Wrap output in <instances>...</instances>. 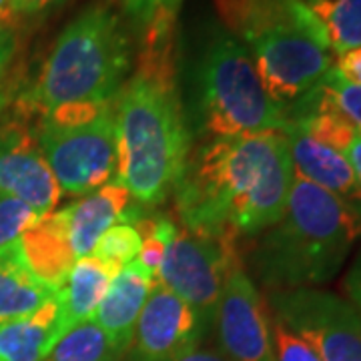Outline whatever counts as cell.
<instances>
[{"instance_id": "6da1fadb", "label": "cell", "mask_w": 361, "mask_h": 361, "mask_svg": "<svg viewBox=\"0 0 361 361\" xmlns=\"http://www.w3.org/2000/svg\"><path fill=\"white\" fill-rule=\"evenodd\" d=\"M295 183L285 133L207 139L175 185L185 229L211 237H257L283 217Z\"/></svg>"}, {"instance_id": "7a4b0ae2", "label": "cell", "mask_w": 361, "mask_h": 361, "mask_svg": "<svg viewBox=\"0 0 361 361\" xmlns=\"http://www.w3.org/2000/svg\"><path fill=\"white\" fill-rule=\"evenodd\" d=\"M177 11H163L145 26L137 68L115 99L116 180L141 207L173 195L191 155V133L177 92Z\"/></svg>"}, {"instance_id": "3957f363", "label": "cell", "mask_w": 361, "mask_h": 361, "mask_svg": "<svg viewBox=\"0 0 361 361\" xmlns=\"http://www.w3.org/2000/svg\"><path fill=\"white\" fill-rule=\"evenodd\" d=\"M257 237V279L269 291H287L331 281L361 237V223L334 195L295 175L283 217Z\"/></svg>"}, {"instance_id": "277c9868", "label": "cell", "mask_w": 361, "mask_h": 361, "mask_svg": "<svg viewBox=\"0 0 361 361\" xmlns=\"http://www.w3.org/2000/svg\"><path fill=\"white\" fill-rule=\"evenodd\" d=\"M227 32L249 52L273 103L293 106L334 68L322 26L301 0H215Z\"/></svg>"}, {"instance_id": "5b68a950", "label": "cell", "mask_w": 361, "mask_h": 361, "mask_svg": "<svg viewBox=\"0 0 361 361\" xmlns=\"http://www.w3.org/2000/svg\"><path fill=\"white\" fill-rule=\"evenodd\" d=\"M133 66L129 28L106 4H92L54 40L32 87L20 92L14 109L42 116L56 106L109 103L127 82Z\"/></svg>"}, {"instance_id": "8992f818", "label": "cell", "mask_w": 361, "mask_h": 361, "mask_svg": "<svg viewBox=\"0 0 361 361\" xmlns=\"http://www.w3.org/2000/svg\"><path fill=\"white\" fill-rule=\"evenodd\" d=\"M197 87L199 125L207 139L285 133L289 127L285 111L267 94L249 52L227 30H215L205 44Z\"/></svg>"}, {"instance_id": "52a82bcc", "label": "cell", "mask_w": 361, "mask_h": 361, "mask_svg": "<svg viewBox=\"0 0 361 361\" xmlns=\"http://www.w3.org/2000/svg\"><path fill=\"white\" fill-rule=\"evenodd\" d=\"M37 139L63 195L85 197L116 179L115 101L56 106L39 118Z\"/></svg>"}, {"instance_id": "ba28073f", "label": "cell", "mask_w": 361, "mask_h": 361, "mask_svg": "<svg viewBox=\"0 0 361 361\" xmlns=\"http://www.w3.org/2000/svg\"><path fill=\"white\" fill-rule=\"evenodd\" d=\"M239 265V239L211 237L180 227L167 245L155 277L180 297L205 327L213 322L229 273Z\"/></svg>"}, {"instance_id": "9c48e42d", "label": "cell", "mask_w": 361, "mask_h": 361, "mask_svg": "<svg viewBox=\"0 0 361 361\" xmlns=\"http://www.w3.org/2000/svg\"><path fill=\"white\" fill-rule=\"evenodd\" d=\"M269 311L303 337L322 361H361V313L317 287L271 291Z\"/></svg>"}, {"instance_id": "30bf717a", "label": "cell", "mask_w": 361, "mask_h": 361, "mask_svg": "<svg viewBox=\"0 0 361 361\" xmlns=\"http://www.w3.org/2000/svg\"><path fill=\"white\" fill-rule=\"evenodd\" d=\"M30 116L14 109L0 121V193L20 199L39 215H49L63 191L42 155Z\"/></svg>"}, {"instance_id": "8fae6325", "label": "cell", "mask_w": 361, "mask_h": 361, "mask_svg": "<svg viewBox=\"0 0 361 361\" xmlns=\"http://www.w3.org/2000/svg\"><path fill=\"white\" fill-rule=\"evenodd\" d=\"M213 323L229 361H275L271 313L243 265L235 267L223 285Z\"/></svg>"}, {"instance_id": "7c38bea8", "label": "cell", "mask_w": 361, "mask_h": 361, "mask_svg": "<svg viewBox=\"0 0 361 361\" xmlns=\"http://www.w3.org/2000/svg\"><path fill=\"white\" fill-rule=\"evenodd\" d=\"M201 329L195 311L155 277L133 331V360L173 361L197 348Z\"/></svg>"}, {"instance_id": "4fadbf2b", "label": "cell", "mask_w": 361, "mask_h": 361, "mask_svg": "<svg viewBox=\"0 0 361 361\" xmlns=\"http://www.w3.org/2000/svg\"><path fill=\"white\" fill-rule=\"evenodd\" d=\"M285 137L297 177L310 180L334 195L341 205L361 223V183L349 165L345 153L329 149L310 139L295 127H287Z\"/></svg>"}, {"instance_id": "5bb4252c", "label": "cell", "mask_w": 361, "mask_h": 361, "mask_svg": "<svg viewBox=\"0 0 361 361\" xmlns=\"http://www.w3.org/2000/svg\"><path fill=\"white\" fill-rule=\"evenodd\" d=\"M137 201L121 180H111L101 189L80 197L78 201L59 209L66 239L75 257H87L99 239L109 231Z\"/></svg>"}, {"instance_id": "9a60e30c", "label": "cell", "mask_w": 361, "mask_h": 361, "mask_svg": "<svg viewBox=\"0 0 361 361\" xmlns=\"http://www.w3.org/2000/svg\"><path fill=\"white\" fill-rule=\"evenodd\" d=\"M155 273L145 267L139 259L123 265L111 281L101 305L92 319L104 329V334L115 341L125 353L130 348V339L142 305L151 293Z\"/></svg>"}, {"instance_id": "2e32d148", "label": "cell", "mask_w": 361, "mask_h": 361, "mask_svg": "<svg viewBox=\"0 0 361 361\" xmlns=\"http://www.w3.org/2000/svg\"><path fill=\"white\" fill-rule=\"evenodd\" d=\"M121 271L113 263L101 261L94 255L80 257L68 271L65 283L56 291L59 295V337L80 322L92 319L101 305L111 281Z\"/></svg>"}, {"instance_id": "e0dca14e", "label": "cell", "mask_w": 361, "mask_h": 361, "mask_svg": "<svg viewBox=\"0 0 361 361\" xmlns=\"http://www.w3.org/2000/svg\"><path fill=\"white\" fill-rule=\"evenodd\" d=\"M54 293L28 265L20 239L0 247V323L35 313Z\"/></svg>"}, {"instance_id": "ac0fdd59", "label": "cell", "mask_w": 361, "mask_h": 361, "mask_svg": "<svg viewBox=\"0 0 361 361\" xmlns=\"http://www.w3.org/2000/svg\"><path fill=\"white\" fill-rule=\"evenodd\" d=\"M20 245L32 271L56 291L63 287L68 271L78 261L56 211L40 217L39 223L20 237Z\"/></svg>"}, {"instance_id": "d6986e66", "label": "cell", "mask_w": 361, "mask_h": 361, "mask_svg": "<svg viewBox=\"0 0 361 361\" xmlns=\"http://www.w3.org/2000/svg\"><path fill=\"white\" fill-rule=\"evenodd\" d=\"M59 295L30 315L0 323V361H42L59 339Z\"/></svg>"}, {"instance_id": "ffe728a7", "label": "cell", "mask_w": 361, "mask_h": 361, "mask_svg": "<svg viewBox=\"0 0 361 361\" xmlns=\"http://www.w3.org/2000/svg\"><path fill=\"white\" fill-rule=\"evenodd\" d=\"M334 54L361 47V0H301Z\"/></svg>"}, {"instance_id": "44dd1931", "label": "cell", "mask_w": 361, "mask_h": 361, "mask_svg": "<svg viewBox=\"0 0 361 361\" xmlns=\"http://www.w3.org/2000/svg\"><path fill=\"white\" fill-rule=\"evenodd\" d=\"M123 355L125 351L103 327L94 319H87L66 329L42 361H116Z\"/></svg>"}, {"instance_id": "7402d4cb", "label": "cell", "mask_w": 361, "mask_h": 361, "mask_svg": "<svg viewBox=\"0 0 361 361\" xmlns=\"http://www.w3.org/2000/svg\"><path fill=\"white\" fill-rule=\"evenodd\" d=\"M141 217V205L135 203L129 211L115 223L109 231L99 239L97 247L90 255H94L101 261L113 263L116 267H123L130 263L133 259L139 257L142 245V237L139 229L135 227V221Z\"/></svg>"}, {"instance_id": "603a6c76", "label": "cell", "mask_w": 361, "mask_h": 361, "mask_svg": "<svg viewBox=\"0 0 361 361\" xmlns=\"http://www.w3.org/2000/svg\"><path fill=\"white\" fill-rule=\"evenodd\" d=\"M23 37L13 20H0V113L11 104L18 87Z\"/></svg>"}, {"instance_id": "cb8c5ba5", "label": "cell", "mask_w": 361, "mask_h": 361, "mask_svg": "<svg viewBox=\"0 0 361 361\" xmlns=\"http://www.w3.org/2000/svg\"><path fill=\"white\" fill-rule=\"evenodd\" d=\"M322 97L361 135V85L348 82L331 68L317 85Z\"/></svg>"}, {"instance_id": "d4e9b609", "label": "cell", "mask_w": 361, "mask_h": 361, "mask_svg": "<svg viewBox=\"0 0 361 361\" xmlns=\"http://www.w3.org/2000/svg\"><path fill=\"white\" fill-rule=\"evenodd\" d=\"M40 217L44 215H39L20 199L0 193V247L20 239L35 223H39Z\"/></svg>"}, {"instance_id": "484cf974", "label": "cell", "mask_w": 361, "mask_h": 361, "mask_svg": "<svg viewBox=\"0 0 361 361\" xmlns=\"http://www.w3.org/2000/svg\"><path fill=\"white\" fill-rule=\"evenodd\" d=\"M271 339L275 349V361H322L315 349L303 337L295 334L287 323L275 317L273 313H271Z\"/></svg>"}, {"instance_id": "4316f807", "label": "cell", "mask_w": 361, "mask_h": 361, "mask_svg": "<svg viewBox=\"0 0 361 361\" xmlns=\"http://www.w3.org/2000/svg\"><path fill=\"white\" fill-rule=\"evenodd\" d=\"M125 14L129 16L133 25L145 26L149 25L157 14L167 11V8H175L179 11L180 0H118Z\"/></svg>"}, {"instance_id": "83f0119b", "label": "cell", "mask_w": 361, "mask_h": 361, "mask_svg": "<svg viewBox=\"0 0 361 361\" xmlns=\"http://www.w3.org/2000/svg\"><path fill=\"white\" fill-rule=\"evenodd\" d=\"M334 71L348 82L361 85V47L337 54L334 59Z\"/></svg>"}, {"instance_id": "f1b7e54d", "label": "cell", "mask_w": 361, "mask_h": 361, "mask_svg": "<svg viewBox=\"0 0 361 361\" xmlns=\"http://www.w3.org/2000/svg\"><path fill=\"white\" fill-rule=\"evenodd\" d=\"M345 291H348L349 301L360 310L361 313V251L353 261V265L349 267L345 275Z\"/></svg>"}, {"instance_id": "f546056e", "label": "cell", "mask_w": 361, "mask_h": 361, "mask_svg": "<svg viewBox=\"0 0 361 361\" xmlns=\"http://www.w3.org/2000/svg\"><path fill=\"white\" fill-rule=\"evenodd\" d=\"M56 2L61 0H11V11L13 16H35L54 6Z\"/></svg>"}, {"instance_id": "4dcf8cb0", "label": "cell", "mask_w": 361, "mask_h": 361, "mask_svg": "<svg viewBox=\"0 0 361 361\" xmlns=\"http://www.w3.org/2000/svg\"><path fill=\"white\" fill-rule=\"evenodd\" d=\"M345 157H348L355 177L361 183V135H355V139L349 142V147L345 149Z\"/></svg>"}, {"instance_id": "1f68e13d", "label": "cell", "mask_w": 361, "mask_h": 361, "mask_svg": "<svg viewBox=\"0 0 361 361\" xmlns=\"http://www.w3.org/2000/svg\"><path fill=\"white\" fill-rule=\"evenodd\" d=\"M173 361H229V360H225L223 355L215 353V351H207V349L193 348V349H189V351H185V353L179 355V357H175Z\"/></svg>"}, {"instance_id": "d6a6232c", "label": "cell", "mask_w": 361, "mask_h": 361, "mask_svg": "<svg viewBox=\"0 0 361 361\" xmlns=\"http://www.w3.org/2000/svg\"><path fill=\"white\" fill-rule=\"evenodd\" d=\"M13 11H11V0H0V20H11Z\"/></svg>"}, {"instance_id": "836d02e7", "label": "cell", "mask_w": 361, "mask_h": 361, "mask_svg": "<svg viewBox=\"0 0 361 361\" xmlns=\"http://www.w3.org/2000/svg\"><path fill=\"white\" fill-rule=\"evenodd\" d=\"M116 361H121V360H116Z\"/></svg>"}]
</instances>
